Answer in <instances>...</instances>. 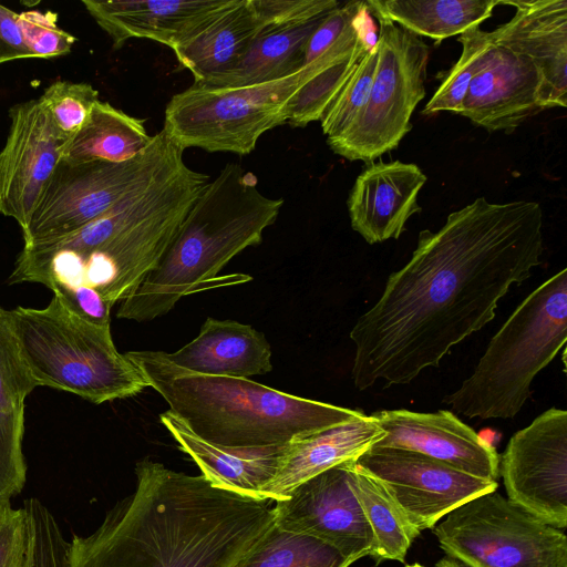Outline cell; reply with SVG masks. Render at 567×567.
Here are the masks:
<instances>
[{
  "label": "cell",
  "mask_w": 567,
  "mask_h": 567,
  "mask_svg": "<svg viewBox=\"0 0 567 567\" xmlns=\"http://www.w3.org/2000/svg\"><path fill=\"white\" fill-rule=\"evenodd\" d=\"M11 316L38 386L95 404L134 396L147 386L140 370L115 348L110 326L81 318L58 297L42 309L19 306Z\"/></svg>",
  "instance_id": "6"
},
{
  "label": "cell",
  "mask_w": 567,
  "mask_h": 567,
  "mask_svg": "<svg viewBox=\"0 0 567 567\" xmlns=\"http://www.w3.org/2000/svg\"><path fill=\"white\" fill-rule=\"evenodd\" d=\"M181 151L162 130L142 153L125 162L61 159L22 230L24 246L54 240L89 224Z\"/></svg>",
  "instance_id": "11"
},
{
  "label": "cell",
  "mask_w": 567,
  "mask_h": 567,
  "mask_svg": "<svg viewBox=\"0 0 567 567\" xmlns=\"http://www.w3.org/2000/svg\"><path fill=\"white\" fill-rule=\"evenodd\" d=\"M37 386L23 358L11 310L0 307V410L23 408L25 398Z\"/></svg>",
  "instance_id": "33"
},
{
  "label": "cell",
  "mask_w": 567,
  "mask_h": 567,
  "mask_svg": "<svg viewBox=\"0 0 567 567\" xmlns=\"http://www.w3.org/2000/svg\"><path fill=\"white\" fill-rule=\"evenodd\" d=\"M29 544L24 511L4 504L0 512V567H22Z\"/></svg>",
  "instance_id": "39"
},
{
  "label": "cell",
  "mask_w": 567,
  "mask_h": 567,
  "mask_svg": "<svg viewBox=\"0 0 567 567\" xmlns=\"http://www.w3.org/2000/svg\"><path fill=\"white\" fill-rule=\"evenodd\" d=\"M19 14L0 3V64L32 58L18 21Z\"/></svg>",
  "instance_id": "40"
},
{
  "label": "cell",
  "mask_w": 567,
  "mask_h": 567,
  "mask_svg": "<svg viewBox=\"0 0 567 567\" xmlns=\"http://www.w3.org/2000/svg\"><path fill=\"white\" fill-rule=\"evenodd\" d=\"M441 548L471 567H567V537L492 491L433 527Z\"/></svg>",
  "instance_id": "10"
},
{
  "label": "cell",
  "mask_w": 567,
  "mask_h": 567,
  "mask_svg": "<svg viewBox=\"0 0 567 567\" xmlns=\"http://www.w3.org/2000/svg\"><path fill=\"white\" fill-rule=\"evenodd\" d=\"M385 435L374 417L365 415L346 424L295 437L287 444L262 498L279 501L302 482L338 464L357 461Z\"/></svg>",
  "instance_id": "22"
},
{
  "label": "cell",
  "mask_w": 567,
  "mask_h": 567,
  "mask_svg": "<svg viewBox=\"0 0 567 567\" xmlns=\"http://www.w3.org/2000/svg\"><path fill=\"white\" fill-rule=\"evenodd\" d=\"M377 39L364 41L353 52L305 83L291 100L287 123L292 127H303L320 121L360 60L375 45Z\"/></svg>",
  "instance_id": "30"
},
{
  "label": "cell",
  "mask_w": 567,
  "mask_h": 567,
  "mask_svg": "<svg viewBox=\"0 0 567 567\" xmlns=\"http://www.w3.org/2000/svg\"><path fill=\"white\" fill-rule=\"evenodd\" d=\"M167 357L181 368L209 375L248 378L272 370L265 336L234 320L207 318L194 340Z\"/></svg>",
  "instance_id": "23"
},
{
  "label": "cell",
  "mask_w": 567,
  "mask_h": 567,
  "mask_svg": "<svg viewBox=\"0 0 567 567\" xmlns=\"http://www.w3.org/2000/svg\"><path fill=\"white\" fill-rule=\"evenodd\" d=\"M326 14L299 24L260 30L236 66L194 83L239 87L275 81L296 72L303 66L306 44Z\"/></svg>",
  "instance_id": "25"
},
{
  "label": "cell",
  "mask_w": 567,
  "mask_h": 567,
  "mask_svg": "<svg viewBox=\"0 0 567 567\" xmlns=\"http://www.w3.org/2000/svg\"><path fill=\"white\" fill-rule=\"evenodd\" d=\"M385 435L372 446L416 452L485 480L499 477V455L453 412L381 410L371 414Z\"/></svg>",
  "instance_id": "17"
},
{
  "label": "cell",
  "mask_w": 567,
  "mask_h": 567,
  "mask_svg": "<svg viewBox=\"0 0 567 567\" xmlns=\"http://www.w3.org/2000/svg\"><path fill=\"white\" fill-rule=\"evenodd\" d=\"M361 43L346 35L296 72L266 83L239 87L193 83L171 97L162 130L183 151L249 154L262 134L287 123L291 100L305 83Z\"/></svg>",
  "instance_id": "7"
},
{
  "label": "cell",
  "mask_w": 567,
  "mask_h": 567,
  "mask_svg": "<svg viewBox=\"0 0 567 567\" xmlns=\"http://www.w3.org/2000/svg\"><path fill=\"white\" fill-rule=\"evenodd\" d=\"M378 20V62L368 101L329 147L348 161L374 162L396 148L411 131V116L425 97L430 50L417 35L383 14Z\"/></svg>",
  "instance_id": "9"
},
{
  "label": "cell",
  "mask_w": 567,
  "mask_h": 567,
  "mask_svg": "<svg viewBox=\"0 0 567 567\" xmlns=\"http://www.w3.org/2000/svg\"><path fill=\"white\" fill-rule=\"evenodd\" d=\"M405 567H425V566H423V565H421V564L415 563V564L406 565Z\"/></svg>",
  "instance_id": "42"
},
{
  "label": "cell",
  "mask_w": 567,
  "mask_h": 567,
  "mask_svg": "<svg viewBox=\"0 0 567 567\" xmlns=\"http://www.w3.org/2000/svg\"><path fill=\"white\" fill-rule=\"evenodd\" d=\"M10 126L0 151V213L23 230L61 161L68 140L54 125L39 99L13 105Z\"/></svg>",
  "instance_id": "15"
},
{
  "label": "cell",
  "mask_w": 567,
  "mask_h": 567,
  "mask_svg": "<svg viewBox=\"0 0 567 567\" xmlns=\"http://www.w3.org/2000/svg\"><path fill=\"white\" fill-rule=\"evenodd\" d=\"M352 485L377 544V563L404 561L420 535L382 484L354 463Z\"/></svg>",
  "instance_id": "28"
},
{
  "label": "cell",
  "mask_w": 567,
  "mask_h": 567,
  "mask_svg": "<svg viewBox=\"0 0 567 567\" xmlns=\"http://www.w3.org/2000/svg\"><path fill=\"white\" fill-rule=\"evenodd\" d=\"M512 19L491 31L496 44L530 60L542 78L544 110L567 106V0H501Z\"/></svg>",
  "instance_id": "18"
},
{
  "label": "cell",
  "mask_w": 567,
  "mask_h": 567,
  "mask_svg": "<svg viewBox=\"0 0 567 567\" xmlns=\"http://www.w3.org/2000/svg\"><path fill=\"white\" fill-rule=\"evenodd\" d=\"M235 0H83L99 27L121 49L128 40L150 39L172 50Z\"/></svg>",
  "instance_id": "20"
},
{
  "label": "cell",
  "mask_w": 567,
  "mask_h": 567,
  "mask_svg": "<svg viewBox=\"0 0 567 567\" xmlns=\"http://www.w3.org/2000/svg\"><path fill=\"white\" fill-rule=\"evenodd\" d=\"M426 181L413 163H368L347 200L352 229L371 245L398 239L410 217L421 212L417 197Z\"/></svg>",
  "instance_id": "19"
},
{
  "label": "cell",
  "mask_w": 567,
  "mask_h": 567,
  "mask_svg": "<svg viewBox=\"0 0 567 567\" xmlns=\"http://www.w3.org/2000/svg\"><path fill=\"white\" fill-rule=\"evenodd\" d=\"M282 205V198L258 189L254 173L237 163L224 166L200 192L156 267L121 302L116 317L151 321L182 297L251 280L241 274L216 276L240 251L261 243Z\"/></svg>",
  "instance_id": "3"
},
{
  "label": "cell",
  "mask_w": 567,
  "mask_h": 567,
  "mask_svg": "<svg viewBox=\"0 0 567 567\" xmlns=\"http://www.w3.org/2000/svg\"><path fill=\"white\" fill-rule=\"evenodd\" d=\"M56 128L66 137L85 122L99 92L85 82L55 81L39 97Z\"/></svg>",
  "instance_id": "35"
},
{
  "label": "cell",
  "mask_w": 567,
  "mask_h": 567,
  "mask_svg": "<svg viewBox=\"0 0 567 567\" xmlns=\"http://www.w3.org/2000/svg\"><path fill=\"white\" fill-rule=\"evenodd\" d=\"M261 30L299 24L336 9V0H251Z\"/></svg>",
  "instance_id": "38"
},
{
  "label": "cell",
  "mask_w": 567,
  "mask_h": 567,
  "mask_svg": "<svg viewBox=\"0 0 567 567\" xmlns=\"http://www.w3.org/2000/svg\"><path fill=\"white\" fill-rule=\"evenodd\" d=\"M542 111V78L534 63L492 37L456 113L489 132L511 133Z\"/></svg>",
  "instance_id": "16"
},
{
  "label": "cell",
  "mask_w": 567,
  "mask_h": 567,
  "mask_svg": "<svg viewBox=\"0 0 567 567\" xmlns=\"http://www.w3.org/2000/svg\"><path fill=\"white\" fill-rule=\"evenodd\" d=\"M355 465L382 484L420 533L465 502L498 486L497 481L400 449L371 446Z\"/></svg>",
  "instance_id": "13"
},
{
  "label": "cell",
  "mask_w": 567,
  "mask_h": 567,
  "mask_svg": "<svg viewBox=\"0 0 567 567\" xmlns=\"http://www.w3.org/2000/svg\"><path fill=\"white\" fill-rule=\"evenodd\" d=\"M29 544L22 567H68L69 542L48 507L38 498L23 502Z\"/></svg>",
  "instance_id": "34"
},
{
  "label": "cell",
  "mask_w": 567,
  "mask_h": 567,
  "mask_svg": "<svg viewBox=\"0 0 567 567\" xmlns=\"http://www.w3.org/2000/svg\"><path fill=\"white\" fill-rule=\"evenodd\" d=\"M125 357L169 411L202 439L228 447L284 445L295 437L367 414L285 393L248 378L197 373L174 364L164 351H128Z\"/></svg>",
  "instance_id": "4"
},
{
  "label": "cell",
  "mask_w": 567,
  "mask_h": 567,
  "mask_svg": "<svg viewBox=\"0 0 567 567\" xmlns=\"http://www.w3.org/2000/svg\"><path fill=\"white\" fill-rule=\"evenodd\" d=\"M491 39L492 33L480 27L472 28L458 35L462 53L422 110V114L432 115L442 111L456 113L478 70L482 53Z\"/></svg>",
  "instance_id": "31"
},
{
  "label": "cell",
  "mask_w": 567,
  "mask_h": 567,
  "mask_svg": "<svg viewBox=\"0 0 567 567\" xmlns=\"http://www.w3.org/2000/svg\"><path fill=\"white\" fill-rule=\"evenodd\" d=\"M434 567H471L466 564H464L463 561L456 559V558H453V557H450L447 555H445L443 558H441L435 565Z\"/></svg>",
  "instance_id": "41"
},
{
  "label": "cell",
  "mask_w": 567,
  "mask_h": 567,
  "mask_svg": "<svg viewBox=\"0 0 567 567\" xmlns=\"http://www.w3.org/2000/svg\"><path fill=\"white\" fill-rule=\"evenodd\" d=\"M567 341V269L530 292L491 339L473 373L443 402L463 416L513 419L534 378Z\"/></svg>",
  "instance_id": "5"
},
{
  "label": "cell",
  "mask_w": 567,
  "mask_h": 567,
  "mask_svg": "<svg viewBox=\"0 0 567 567\" xmlns=\"http://www.w3.org/2000/svg\"><path fill=\"white\" fill-rule=\"evenodd\" d=\"M56 13L28 10L19 14V27L32 58L50 59L71 52L76 39L60 28Z\"/></svg>",
  "instance_id": "37"
},
{
  "label": "cell",
  "mask_w": 567,
  "mask_h": 567,
  "mask_svg": "<svg viewBox=\"0 0 567 567\" xmlns=\"http://www.w3.org/2000/svg\"><path fill=\"white\" fill-rule=\"evenodd\" d=\"M10 502V501H9ZM8 503V502H0V512L1 509L3 508L4 504Z\"/></svg>",
  "instance_id": "43"
},
{
  "label": "cell",
  "mask_w": 567,
  "mask_h": 567,
  "mask_svg": "<svg viewBox=\"0 0 567 567\" xmlns=\"http://www.w3.org/2000/svg\"><path fill=\"white\" fill-rule=\"evenodd\" d=\"M161 423L189 455L213 485L244 496L262 498V491L274 478L287 444L257 447H228L196 435L172 411L159 415Z\"/></svg>",
  "instance_id": "21"
},
{
  "label": "cell",
  "mask_w": 567,
  "mask_h": 567,
  "mask_svg": "<svg viewBox=\"0 0 567 567\" xmlns=\"http://www.w3.org/2000/svg\"><path fill=\"white\" fill-rule=\"evenodd\" d=\"M543 221L536 202L478 197L439 230L420 231L411 259L350 332L354 386L409 384L491 322L509 288L542 264Z\"/></svg>",
  "instance_id": "1"
},
{
  "label": "cell",
  "mask_w": 567,
  "mask_h": 567,
  "mask_svg": "<svg viewBox=\"0 0 567 567\" xmlns=\"http://www.w3.org/2000/svg\"><path fill=\"white\" fill-rule=\"evenodd\" d=\"M378 62V47L360 60L350 78L326 109L320 118L327 141L339 137L365 105Z\"/></svg>",
  "instance_id": "32"
},
{
  "label": "cell",
  "mask_w": 567,
  "mask_h": 567,
  "mask_svg": "<svg viewBox=\"0 0 567 567\" xmlns=\"http://www.w3.org/2000/svg\"><path fill=\"white\" fill-rule=\"evenodd\" d=\"M507 498L545 523L567 526V411L551 408L517 431L499 456Z\"/></svg>",
  "instance_id": "12"
},
{
  "label": "cell",
  "mask_w": 567,
  "mask_h": 567,
  "mask_svg": "<svg viewBox=\"0 0 567 567\" xmlns=\"http://www.w3.org/2000/svg\"><path fill=\"white\" fill-rule=\"evenodd\" d=\"M369 10L379 12L417 37L444 39L480 27L491 18L501 0H368Z\"/></svg>",
  "instance_id": "27"
},
{
  "label": "cell",
  "mask_w": 567,
  "mask_h": 567,
  "mask_svg": "<svg viewBox=\"0 0 567 567\" xmlns=\"http://www.w3.org/2000/svg\"><path fill=\"white\" fill-rule=\"evenodd\" d=\"M260 30L251 0H235L173 51L199 82L236 66Z\"/></svg>",
  "instance_id": "24"
},
{
  "label": "cell",
  "mask_w": 567,
  "mask_h": 567,
  "mask_svg": "<svg viewBox=\"0 0 567 567\" xmlns=\"http://www.w3.org/2000/svg\"><path fill=\"white\" fill-rule=\"evenodd\" d=\"M209 181L184 163L161 199L105 241L84 249L48 244L65 282L95 291L111 308L128 298L156 267Z\"/></svg>",
  "instance_id": "8"
},
{
  "label": "cell",
  "mask_w": 567,
  "mask_h": 567,
  "mask_svg": "<svg viewBox=\"0 0 567 567\" xmlns=\"http://www.w3.org/2000/svg\"><path fill=\"white\" fill-rule=\"evenodd\" d=\"M135 474V491L92 534L73 535L68 567H239L275 524L271 499L147 458Z\"/></svg>",
  "instance_id": "2"
},
{
  "label": "cell",
  "mask_w": 567,
  "mask_h": 567,
  "mask_svg": "<svg viewBox=\"0 0 567 567\" xmlns=\"http://www.w3.org/2000/svg\"><path fill=\"white\" fill-rule=\"evenodd\" d=\"M145 120L97 100L83 125L65 141L61 159L70 163L128 161L144 151L152 136Z\"/></svg>",
  "instance_id": "26"
},
{
  "label": "cell",
  "mask_w": 567,
  "mask_h": 567,
  "mask_svg": "<svg viewBox=\"0 0 567 567\" xmlns=\"http://www.w3.org/2000/svg\"><path fill=\"white\" fill-rule=\"evenodd\" d=\"M352 563L315 537L285 530L274 524L239 567H349Z\"/></svg>",
  "instance_id": "29"
},
{
  "label": "cell",
  "mask_w": 567,
  "mask_h": 567,
  "mask_svg": "<svg viewBox=\"0 0 567 567\" xmlns=\"http://www.w3.org/2000/svg\"><path fill=\"white\" fill-rule=\"evenodd\" d=\"M354 463L330 467L275 501V525L315 537L353 561L375 558V539L352 485Z\"/></svg>",
  "instance_id": "14"
},
{
  "label": "cell",
  "mask_w": 567,
  "mask_h": 567,
  "mask_svg": "<svg viewBox=\"0 0 567 567\" xmlns=\"http://www.w3.org/2000/svg\"><path fill=\"white\" fill-rule=\"evenodd\" d=\"M23 432L24 406L11 412L0 410V502L19 494L27 481Z\"/></svg>",
  "instance_id": "36"
}]
</instances>
